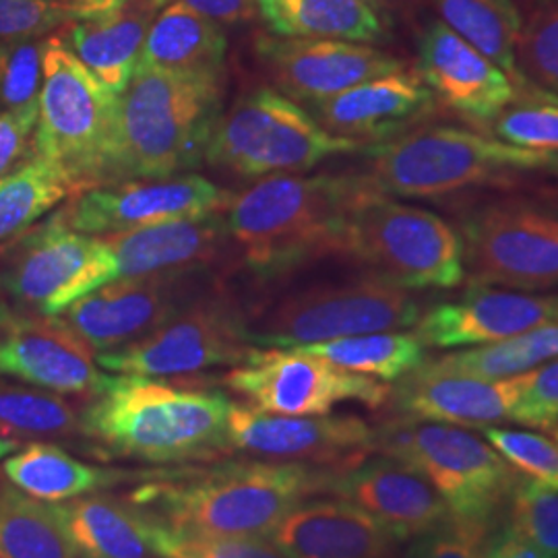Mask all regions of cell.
Listing matches in <instances>:
<instances>
[{"label":"cell","mask_w":558,"mask_h":558,"mask_svg":"<svg viewBox=\"0 0 558 558\" xmlns=\"http://www.w3.org/2000/svg\"><path fill=\"white\" fill-rule=\"evenodd\" d=\"M336 472L300 463L230 461L207 470L161 474L129 502L149 518L201 536L269 538L294 507L329 493Z\"/></svg>","instance_id":"cell-1"},{"label":"cell","mask_w":558,"mask_h":558,"mask_svg":"<svg viewBox=\"0 0 558 558\" xmlns=\"http://www.w3.org/2000/svg\"><path fill=\"white\" fill-rule=\"evenodd\" d=\"M232 399L137 375L110 377L80 412L81 435L110 458L179 463L228 453Z\"/></svg>","instance_id":"cell-2"},{"label":"cell","mask_w":558,"mask_h":558,"mask_svg":"<svg viewBox=\"0 0 558 558\" xmlns=\"http://www.w3.org/2000/svg\"><path fill=\"white\" fill-rule=\"evenodd\" d=\"M362 174H276L259 179L226 207V230L244 263L263 278L339 255L348 211Z\"/></svg>","instance_id":"cell-3"},{"label":"cell","mask_w":558,"mask_h":558,"mask_svg":"<svg viewBox=\"0 0 558 558\" xmlns=\"http://www.w3.org/2000/svg\"><path fill=\"white\" fill-rule=\"evenodd\" d=\"M220 117L221 73L137 69L120 94L108 184L197 168Z\"/></svg>","instance_id":"cell-4"},{"label":"cell","mask_w":558,"mask_h":558,"mask_svg":"<svg viewBox=\"0 0 558 558\" xmlns=\"http://www.w3.org/2000/svg\"><path fill=\"white\" fill-rule=\"evenodd\" d=\"M364 154L368 168L362 179L375 191L389 197L439 199L542 170L548 151L461 126L422 124L398 140L371 145Z\"/></svg>","instance_id":"cell-5"},{"label":"cell","mask_w":558,"mask_h":558,"mask_svg":"<svg viewBox=\"0 0 558 558\" xmlns=\"http://www.w3.org/2000/svg\"><path fill=\"white\" fill-rule=\"evenodd\" d=\"M339 255L410 292L453 290L465 279L458 230L439 214L401 203L368 182L348 211Z\"/></svg>","instance_id":"cell-6"},{"label":"cell","mask_w":558,"mask_h":558,"mask_svg":"<svg viewBox=\"0 0 558 558\" xmlns=\"http://www.w3.org/2000/svg\"><path fill=\"white\" fill-rule=\"evenodd\" d=\"M32 154L62 163L87 186L110 182L120 94L108 89L57 34L48 36Z\"/></svg>","instance_id":"cell-7"},{"label":"cell","mask_w":558,"mask_h":558,"mask_svg":"<svg viewBox=\"0 0 558 558\" xmlns=\"http://www.w3.org/2000/svg\"><path fill=\"white\" fill-rule=\"evenodd\" d=\"M368 147L325 131L299 101L274 87L242 96L221 114L205 151V161L244 179L299 174L320 161Z\"/></svg>","instance_id":"cell-8"},{"label":"cell","mask_w":558,"mask_h":558,"mask_svg":"<svg viewBox=\"0 0 558 558\" xmlns=\"http://www.w3.org/2000/svg\"><path fill=\"white\" fill-rule=\"evenodd\" d=\"M375 453L414 465L461 518L493 519L521 482L493 445L456 424L398 416L375 428Z\"/></svg>","instance_id":"cell-9"},{"label":"cell","mask_w":558,"mask_h":558,"mask_svg":"<svg viewBox=\"0 0 558 558\" xmlns=\"http://www.w3.org/2000/svg\"><path fill=\"white\" fill-rule=\"evenodd\" d=\"M422 304L410 290L364 276L319 283L279 300L248 327V341L267 348H299L333 339L416 327Z\"/></svg>","instance_id":"cell-10"},{"label":"cell","mask_w":558,"mask_h":558,"mask_svg":"<svg viewBox=\"0 0 558 558\" xmlns=\"http://www.w3.org/2000/svg\"><path fill=\"white\" fill-rule=\"evenodd\" d=\"M470 286L538 292L558 286V216L538 203H482L459 223Z\"/></svg>","instance_id":"cell-11"},{"label":"cell","mask_w":558,"mask_h":558,"mask_svg":"<svg viewBox=\"0 0 558 558\" xmlns=\"http://www.w3.org/2000/svg\"><path fill=\"white\" fill-rule=\"evenodd\" d=\"M248 323L223 296L203 294L158 329L117 350L98 352V366L137 377H184L239 366L253 352Z\"/></svg>","instance_id":"cell-12"},{"label":"cell","mask_w":558,"mask_h":558,"mask_svg":"<svg viewBox=\"0 0 558 558\" xmlns=\"http://www.w3.org/2000/svg\"><path fill=\"white\" fill-rule=\"evenodd\" d=\"M223 385L251 408L278 416H327L345 401L380 408L391 398L385 383L299 348H253L248 359L223 377Z\"/></svg>","instance_id":"cell-13"},{"label":"cell","mask_w":558,"mask_h":558,"mask_svg":"<svg viewBox=\"0 0 558 558\" xmlns=\"http://www.w3.org/2000/svg\"><path fill=\"white\" fill-rule=\"evenodd\" d=\"M207 265H189L100 286L54 315L96 352L117 350L158 329L203 296Z\"/></svg>","instance_id":"cell-14"},{"label":"cell","mask_w":558,"mask_h":558,"mask_svg":"<svg viewBox=\"0 0 558 558\" xmlns=\"http://www.w3.org/2000/svg\"><path fill=\"white\" fill-rule=\"evenodd\" d=\"M232 199L221 186L197 174L122 180L81 191L57 211L81 234L106 236L170 221L201 220L223 214Z\"/></svg>","instance_id":"cell-15"},{"label":"cell","mask_w":558,"mask_h":558,"mask_svg":"<svg viewBox=\"0 0 558 558\" xmlns=\"http://www.w3.org/2000/svg\"><path fill=\"white\" fill-rule=\"evenodd\" d=\"M226 239L228 230L221 214L98 236L92 259L60 292L46 315H59L75 300L117 279L140 278L189 265H207L220 253Z\"/></svg>","instance_id":"cell-16"},{"label":"cell","mask_w":558,"mask_h":558,"mask_svg":"<svg viewBox=\"0 0 558 558\" xmlns=\"http://www.w3.org/2000/svg\"><path fill=\"white\" fill-rule=\"evenodd\" d=\"M230 451L278 463H300L329 472H348L375 453V428L345 416H278L232 405L228 418Z\"/></svg>","instance_id":"cell-17"},{"label":"cell","mask_w":558,"mask_h":558,"mask_svg":"<svg viewBox=\"0 0 558 558\" xmlns=\"http://www.w3.org/2000/svg\"><path fill=\"white\" fill-rule=\"evenodd\" d=\"M96 356L59 317L0 304V375L50 393L92 399L110 379Z\"/></svg>","instance_id":"cell-18"},{"label":"cell","mask_w":558,"mask_h":558,"mask_svg":"<svg viewBox=\"0 0 558 558\" xmlns=\"http://www.w3.org/2000/svg\"><path fill=\"white\" fill-rule=\"evenodd\" d=\"M416 71L437 104L478 126L490 129L502 112L523 104L505 71L440 20L420 32Z\"/></svg>","instance_id":"cell-19"},{"label":"cell","mask_w":558,"mask_h":558,"mask_svg":"<svg viewBox=\"0 0 558 558\" xmlns=\"http://www.w3.org/2000/svg\"><path fill=\"white\" fill-rule=\"evenodd\" d=\"M257 54L274 83L299 104L323 100L368 80L405 69L375 44L259 36Z\"/></svg>","instance_id":"cell-20"},{"label":"cell","mask_w":558,"mask_h":558,"mask_svg":"<svg viewBox=\"0 0 558 558\" xmlns=\"http://www.w3.org/2000/svg\"><path fill=\"white\" fill-rule=\"evenodd\" d=\"M558 325V294L470 286L458 300L422 313L416 336L426 348H474Z\"/></svg>","instance_id":"cell-21"},{"label":"cell","mask_w":558,"mask_h":558,"mask_svg":"<svg viewBox=\"0 0 558 558\" xmlns=\"http://www.w3.org/2000/svg\"><path fill=\"white\" fill-rule=\"evenodd\" d=\"M306 106L331 135L371 147L422 126L435 114L437 100L418 71L399 69Z\"/></svg>","instance_id":"cell-22"},{"label":"cell","mask_w":558,"mask_h":558,"mask_svg":"<svg viewBox=\"0 0 558 558\" xmlns=\"http://www.w3.org/2000/svg\"><path fill=\"white\" fill-rule=\"evenodd\" d=\"M327 495L354 502L396 539L416 538L451 513L435 484L420 470L387 456L336 474Z\"/></svg>","instance_id":"cell-23"},{"label":"cell","mask_w":558,"mask_h":558,"mask_svg":"<svg viewBox=\"0 0 558 558\" xmlns=\"http://www.w3.org/2000/svg\"><path fill=\"white\" fill-rule=\"evenodd\" d=\"M98 236L66 228L57 211L17 239L0 244L2 290L25 311L46 315L60 292L92 259Z\"/></svg>","instance_id":"cell-24"},{"label":"cell","mask_w":558,"mask_h":558,"mask_svg":"<svg viewBox=\"0 0 558 558\" xmlns=\"http://www.w3.org/2000/svg\"><path fill=\"white\" fill-rule=\"evenodd\" d=\"M521 385L523 373L507 379H480L439 373L422 362L414 373L399 379L391 393L401 418L486 428L511 420Z\"/></svg>","instance_id":"cell-25"},{"label":"cell","mask_w":558,"mask_h":558,"mask_svg":"<svg viewBox=\"0 0 558 558\" xmlns=\"http://www.w3.org/2000/svg\"><path fill=\"white\" fill-rule=\"evenodd\" d=\"M288 558H387L396 538L345 499L304 500L269 534Z\"/></svg>","instance_id":"cell-26"},{"label":"cell","mask_w":558,"mask_h":558,"mask_svg":"<svg viewBox=\"0 0 558 558\" xmlns=\"http://www.w3.org/2000/svg\"><path fill=\"white\" fill-rule=\"evenodd\" d=\"M168 2L126 0L96 20L62 25L57 36L108 89L122 94L135 75L147 34Z\"/></svg>","instance_id":"cell-27"},{"label":"cell","mask_w":558,"mask_h":558,"mask_svg":"<svg viewBox=\"0 0 558 558\" xmlns=\"http://www.w3.org/2000/svg\"><path fill=\"white\" fill-rule=\"evenodd\" d=\"M50 505L81 558H156L154 519L133 502L92 493Z\"/></svg>","instance_id":"cell-28"},{"label":"cell","mask_w":558,"mask_h":558,"mask_svg":"<svg viewBox=\"0 0 558 558\" xmlns=\"http://www.w3.org/2000/svg\"><path fill=\"white\" fill-rule=\"evenodd\" d=\"M226 50L220 23L182 0H170L145 38L137 69L221 73Z\"/></svg>","instance_id":"cell-29"},{"label":"cell","mask_w":558,"mask_h":558,"mask_svg":"<svg viewBox=\"0 0 558 558\" xmlns=\"http://www.w3.org/2000/svg\"><path fill=\"white\" fill-rule=\"evenodd\" d=\"M257 13L281 38L380 44L389 25L362 0H257Z\"/></svg>","instance_id":"cell-30"},{"label":"cell","mask_w":558,"mask_h":558,"mask_svg":"<svg viewBox=\"0 0 558 558\" xmlns=\"http://www.w3.org/2000/svg\"><path fill=\"white\" fill-rule=\"evenodd\" d=\"M2 474L21 493L44 502H64L100 493L126 478L122 470L85 463L44 440H32L4 459Z\"/></svg>","instance_id":"cell-31"},{"label":"cell","mask_w":558,"mask_h":558,"mask_svg":"<svg viewBox=\"0 0 558 558\" xmlns=\"http://www.w3.org/2000/svg\"><path fill=\"white\" fill-rule=\"evenodd\" d=\"M439 20L463 40L470 41L515 83L523 104H534L515 59L521 9L515 0H426Z\"/></svg>","instance_id":"cell-32"},{"label":"cell","mask_w":558,"mask_h":558,"mask_svg":"<svg viewBox=\"0 0 558 558\" xmlns=\"http://www.w3.org/2000/svg\"><path fill=\"white\" fill-rule=\"evenodd\" d=\"M87 186L62 163L32 156L0 177V244L17 239Z\"/></svg>","instance_id":"cell-33"},{"label":"cell","mask_w":558,"mask_h":558,"mask_svg":"<svg viewBox=\"0 0 558 558\" xmlns=\"http://www.w3.org/2000/svg\"><path fill=\"white\" fill-rule=\"evenodd\" d=\"M302 352L333 362L339 368L377 380H399L426 360V345L416 333L377 331L323 343L299 345Z\"/></svg>","instance_id":"cell-34"},{"label":"cell","mask_w":558,"mask_h":558,"mask_svg":"<svg viewBox=\"0 0 558 558\" xmlns=\"http://www.w3.org/2000/svg\"><path fill=\"white\" fill-rule=\"evenodd\" d=\"M0 558H81L50 502L0 482Z\"/></svg>","instance_id":"cell-35"},{"label":"cell","mask_w":558,"mask_h":558,"mask_svg":"<svg viewBox=\"0 0 558 558\" xmlns=\"http://www.w3.org/2000/svg\"><path fill=\"white\" fill-rule=\"evenodd\" d=\"M557 359L558 325H544L518 338L463 348L440 359L424 360V364L439 373H458L480 379H507Z\"/></svg>","instance_id":"cell-36"},{"label":"cell","mask_w":558,"mask_h":558,"mask_svg":"<svg viewBox=\"0 0 558 558\" xmlns=\"http://www.w3.org/2000/svg\"><path fill=\"white\" fill-rule=\"evenodd\" d=\"M80 435V412L71 401L32 385L0 380L2 439L59 440Z\"/></svg>","instance_id":"cell-37"},{"label":"cell","mask_w":558,"mask_h":558,"mask_svg":"<svg viewBox=\"0 0 558 558\" xmlns=\"http://www.w3.org/2000/svg\"><path fill=\"white\" fill-rule=\"evenodd\" d=\"M521 9L515 59L534 104L558 106V0H515Z\"/></svg>","instance_id":"cell-38"},{"label":"cell","mask_w":558,"mask_h":558,"mask_svg":"<svg viewBox=\"0 0 558 558\" xmlns=\"http://www.w3.org/2000/svg\"><path fill=\"white\" fill-rule=\"evenodd\" d=\"M154 550L160 558H288L271 538L201 536L154 521Z\"/></svg>","instance_id":"cell-39"},{"label":"cell","mask_w":558,"mask_h":558,"mask_svg":"<svg viewBox=\"0 0 558 558\" xmlns=\"http://www.w3.org/2000/svg\"><path fill=\"white\" fill-rule=\"evenodd\" d=\"M493 530V519L449 513L439 525L416 536L405 558H486Z\"/></svg>","instance_id":"cell-40"},{"label":"cell","mask_w":558,"mask_h":558,"mask_svg":"<svg viewBox=\"0 0 558 558\" xmlns=\"http://www.w3.org/2000/svg\"><path fill=\"white\" fill-rule=\"evenodd\" d=\"M509 525L534 542L548 558L558 557V488L521 480L511 495Z\"/></svg>","instance_id":"cell-41"},{"label":"cell","mask_w":558,"mask_h":558,"mask_svg":"<svg viewBox=\"0 0 558 558\" xmlns=\"http://www.w3.org/2000/svg\"><path fill=\"white\" fill-rule=\"evenodd\" d=\"M46 44L48 38L0 44V104L7 110L40 98Z\"/></svg>","instance_id":"cell-42"},{"label":"cell","mask_w":558,"mask_h":558,"mask_svg":"<svg viewBox=\"0 0 558 558\" xmlns=\"http://www.w3.org/2000/svg\"><path fill=\"white\" fill-rule=\"evenodd\" d=\"M482 433L518 472L527 474L539 484L558 488V447L553 440L538 433L497 426H486Z\"/></svg>","instance_id":"cell-43"},{"label":"cell","mask_w":558,"mask_h":558,"mask_svg":"<svg viewBox=\"0 0 558 558\" xmlns=\"http://www.w3.org/2000/svg\"><path fill=\"white\" fill-rule=\"evenodd\" d=\"M66 23V0H0V44L40 40Z\"/></svg>","instance_id":"cell-44"},{"label":"cell","mask_w":558,"mask_h":558,"mask_svg":"<svg viewBox=\"0 0 558 558\" xmlns=\"http://www.w3.org/2000/svg\"><path fill=\"white\" fill-rule=\"evenodd\" d=\"M495 137L530 149H558V106L518 104L490 124Z\"/></svg>","instance_id":"cell-45"},{"label":"cell","mask_w":558,"mask_h":558,"mask_svg":"<svg viewBox=\"0 0 558 558\" xmlns=\"http://www.w3.org/2000/svg\"><path fill=\"white\" fill-rule=\"evenodd\" d=\"M511 420L550 430L558 422V359L523 373V385Z\"/></svg>","instance_id":"cell-46"},{"label":"cell","mask_w":558,"mask_h":558,"mask_svg":"<svg viewBox=\"0 0 558 558\" xmlns=\"http://www.w3.org/2000/svg\"><path fill=\"white\" fill-rule=\"evenodd\" d=\"M38 112V101L0 112V177L15 170L32 154Z\"/></svg>","instance_id":"cell-47"},{"label":"cell","mask_w":558,"mask_h":558,"mask_svg":"<svg viewBox=\"0 0 558 558\" xmlns=\"http://www.w3.org/2000/svg\"><path fill=\"white\" fill-rule=\"evenodd\" d=\"M182 2L197 9L199 13L220 25L246 23L259 15L257 0H182Z\"/></svg>","instance_id":"cell-48"},{"label":"cell","mask_w":558,"mask_h":558,"mask_svg":"<svg viewBox=\"0 0 558 558\" xmlns=\"http://www.w3.org/2000/svg\"><path fill=\"white\" fill-rule=\"evenodd\" d=\"M486 558H548L534 542L525 538L513 525L502 527L493 536Z\"/></svg>","instance_id":"cell-49"},{"label":"cell","mask_w":558,"mask_h":558,"mask_svg":"<svg viewBox=\"0 0 558 558\" xmlns=\"http://www.w3.org/2000/svg\"><path fill=\"white\" fill-rule=\"evenodd\" d=\"M366 2L389 27L398 20L412 21L426 7V0H362Z\"/></svg>","instance_id":"cell-50"},{"label":"cell","mask_w":558,"mask_h":558,"mask_svg":"<svg viewBox=\"0 0 558 558\" xmlns=\"http://www.w3.org/2000/svg\"><path fill=\"white\" fill-rule=\"evenodd\" d=\"M546 151L548 154H546V160L542 163V170L558 177V149H546Z\"/></svg>","instance_id":"cell-51"},{"label":"cell","mask_w":558,"mask_h":558,"mask_svg":"<svg viewBox=\"0 0 558 558\" xmlns=\"http://www.w3.org/2000/svg\"><path fill=\"white\" fill-rule=\"evenodd\" d=\"M20 447V440L2 439V437H0V459H7L9 456H13Z\"/></svg>","instance_id":"cell-52"},{"label":"cell","mask_w":558,"mask_h":558,"mask_svg":"<svg viewBox=\"0 0 558 558\" xmlns=\"http://www.w3.org/2000/svg\"><path fill=\"white\" fill-rule=\"evenodd\" d=\"M550 430H553V433H555V437H557V440H558V422H557V424H555V426H553V428H550Z\"/></svg>","instance_id":"cell-53"},{"label":"cell","mask_w":558,"mask_h":558,"mask_svg":"<svg viewBox=\"0 0 558 558\" xmlns=\"http://www.w3.org/2000/svg\"><path fill=\"white\" fill-rule=\"evenodd\" d=\"M0 292H2V278H0Z\"/></svg>","instance_id":"cell-54"}]
</instances>
